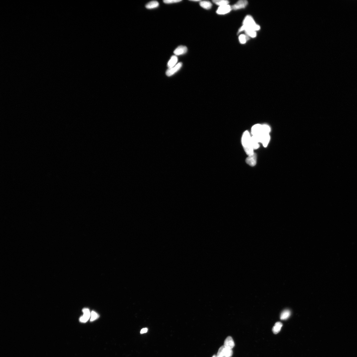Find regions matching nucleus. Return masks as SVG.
Segmentation results:
<instances>
[{
    "label": "nucleus",
    "instance_id": "nucleus-6",
    "mask_svg": "<svg viewBox=\"0 0 357 357\" xmlns=\"http://www.w3.org/2000/svg\"><path fill=\"white\" fill-rule=\"evenodd\" d=\"M232 6L228 4L220 6L217 10V13L219 15H225L232 11Z\"/></svg>",
    "mask_w": 357,
    "mask_h": 357
},
{
    "label": "nucleus",
    "instance_id": "nucleus-14",
    "mask_svg": "<svg viewBox=\"0 0 357 357\" xmlns=\"http://www.w3.org/2000/svg\"><path fill=\"white\" fill-rule=\"evenodd\" d=\"M291 315V311L290 310H284L281 313L280 318L281 320H287L290 317Z\"/></svg>",
    "mask_w": 357,
    "mask_h": 357
},
{
    "label": "nucleus",
    "instance_id": "nucleus-18",
    "mask_svg": "<svg viewBox=\"0 0 357 357\" xmlns=\"http://www.w3.org/2000/svg\"><path fill=\"white\" fill-rule=\"evenodd\" d=\"M249 39V37L247 35L242 34L240 35L239 37V40L240 43L244 44Z\"/></svg>",
    "mask_w": 357,
    "mask_h": 357
},
{
    "label": "nucleus",
    "instance_id": "nucleus-26",
    "mask_svg": "<svg viewBox=\"0 0 357 357\" xmlns=\"http://www.w3.org/2000/svg\"><path fill=\"white\" fill-rule=\"evenodd\" d=\"M212 357H216V356L215 355H214Z\"/></svg>",
    "mask_w": 357,
    "mask_h": 357
},
{
    "label": "nucleus",
    "instance_id": "nucleus-15",
    "mask_svg": "<svg viewBox=\"0 0 357 357\" xmlns=\"http://www.w3.org/2000/svg\"><path fill=\"white\" fill-rule=\"evenodd\" d=\"M200 4L202 8L207 10L210 9L212 6V4L210 1H201Z\"/></svg>",
    "mask_w": 357,
    "mask_h": 357
},
{
    "label": "nucleus",
    "instance_id": "nucleus-17",
    "mask_svg": "<svg viewBox=\"0 0 357 357\" xmlns=\"http://www.w3.org/2000/svg\"><path fill=\"white\" fill-rule=\"evenodd\" d=\"M213 3L220 6H225L228 4L229 2L226 0H214L213 1Z\"/></svg>",
    "mask_w": 357,
    "mask_h": 357
},
{
    "label": "nucleus",
    "instance_id": "nucleus-3",
    "mask_svg": "<svg viewBox=\"0 0 357 357\" xmlns=\"http://www.w3.org/2000/svg\"><path fill=\"white\" fill-rule=\"evenodd\" d=\"M251 133L252 136L259 135L264 134L263 132V125L256 124L253 125L251 128Z\"/></svg>",
    "mask_w": 357,
    "mask_h": 357
},
{
    "label": "nucleus",
    "instance_id": "nucleus-7",
    "mask_svg": "<svg viewBox=\"0 0 357 357\" xmlns=\"http://www.w3.org/2000/svg\"><path fill=\"white\" fill-rule=\"evenodd\" d=\"M257 155L254 153V154L248 156L246 159V162L251 167L255 166L257 163Z\"/></svg>",
    "mask_w": 357,
    "mask_h": 357
},
{
    "label": "nucleus",
    "instance_id": "nucleus-24",
    "mask_svg": "<svg viewBox=\"0 0 357 357\" xmlns=\"http://www.w3.org/2000/svg\"><path fill=\"white\" fill-rule=\"evenodd\" d=\"M148 329L147 328H143L142 329L140 333L142 334H144V333H147L148 332Z\"/></svg>",
    "mask_w": 357,
    "mask_h": 357
},
{
    "label": "nucleus",
    "instance_id": "nucleus-22",
    "mask_svg": "<svg viewBox=\"0 0 357 357\" xmlns=\"http://www.w3.org/2000/svg\"><path fill=\"white\" fill-rule=\"evenodd\" d=\"M164 3L167 4H171L178 3L182 1V0H164L163 1Z\"/></svg>",
    "mask_w": 357,
    "mask_h": 357
},
{
    "label": "nucleus",
    "instance_id": "nucleus-11",
    "mask_svg": "<svg viewBox=\"0 0 357 357\" xmlns=\"http://www.w3.org/2000/svg\"><path fill=\"white\" fill-rule=\"evenodd\" d=\"M224 346L226 348L230 349H232L234 347V342L232 337L228 336L226 339Z\"/></svg>",
    "mask_w": 357,
    "mask_h": 357
},
{
    "label": "nucleus",
    "instance_id": "nucleus-10",
    "mask_svg": "<svg viewBox=\"0 0 357 357\" xmlns=\"http://www.w3.org/2000/svg\"><path fill=\"white\" fill-rule=\"evenodd\" d=\"M187 51L188 48L186 46H181L175 49L174 53L176 56H180L186 53Z\"/></svg>",
    "mask_w": 357,
    "mask_h": 357
},
{
    "label": "nucleus",
    "instance_id": "nucleus-5",
    "mask_svg": "<svg viewBox=\"0 0 357 357\" xmlns=\"http://www.w3.org/2000/svg\"><path fill=\"white\" fill-rule=\"evenodd\" d=\"M248 2L245 0H240L232 6V9L238 10L244 8L247 6Z\"/></svg>",
    "mask_w": 357,
    "mask_h": 357
},
{
    "label": "nucleus",
    "instance_id": "nucleus-21",
    "mask_svg": "<svg viewBox=\"0 0 357 357\" xmlns=\"http://www.w3.org/2000/svg\"><path fill=\"white\" fill-rule=\"evenodd\" d=\"M246 35L248 37L252 38H254L256 36L257 34L256 31H245Z\"/></svg>",
    "mask_w": 357,
    "mask_h": 357
},
{
    "label": "nucleus",
    "instance_id": "nucleus-25",
    "mask_svg": "<svg viewBox=\"0 0 357 357\" xmlns=\"http://www.w3.org/2000/svg\"><path fill=\"white\" fill-rule=\"evenodd\" d=\"M194 1V2H199V1Z\"/></svg>",
    "mask_w": 357,
    "mask_h": 357
},
{
    "label": "nucleus",
    "instance_id": "nucleus-2",
    "mask_svg": "<svg viewBox=\"0 0 357 357\" xmlns=\"http://www.w3.org/2000/svg\"><path fill=\"white\" fill-rule=\"evenodd\" d=\"M243 26L245 32L247 31H256L260 29V27L256 24L252 17L250 15L246 16L243 22Z\"/></svg>",
    "mask_w": 357,
    "mask_h": 357
},
{
    "label": "nucleus",
    "instance_id": "nucleus-9",
    "mask_svg": "<svg viewBox=\"0 0 357 357\" xmlns=\"http://www.w3.org/2000/svg\"><path fill=\"white\" fill-rule=\"evenodd\" d=\"M84 313V315L81 316L79 319L80 322L83 323H86L89 320L91 313L89 309L85 308L82 310Z\"/></svg>",
    "mask_w": 357,
    "mask_h": 357
},
{
    "label": "nucleus",
    "instance_id": "nucleus-23",
    "mask_svg": "<svg viewBox=\"0 0 357 357\" xmlns=\"http://www.w3.org/2000/svg\"><path fill=\"white\" fill-rule=\"evenodd\" d=\"M91 318L90 319V321H93L95 320L98 318L99 316L98 314L95 312V311H92L91 314Z\"/></svg>",
    "mask_w": 357,
    "mask_h": 357
},
{
    "label": "nucleus",
    "instance_id": "nucleus-4",
    "mask_svg": "<svg viewBox=\"0 0 357 357\" xmlns=\"http://www.w3.org/2000/svg\"><path fill=\"white\" fill-rule=\"evenodd\" d=\"M182 65L183 63L182 62L178 63L174 67L168 69L167 71L166 74L168 77L172 76V75L179 71L182 67Z\"/></svg>",
    "mask_w": 357,
    "mask_h": 357
},
{
    "label": "nucleus",
    "instance_id": "nucleus-19",
    "mask_svg": "<svg viewBox=\"0 0 357 357\" xmlns=\"http://www.w3.org/2000/svg\"><path fill=\"white\" fill-rule=\"evenodd\" d=\"M225 349V347L224 346H221L219 349L216 357H224Z\"/></svg>",
    "mask_w": 357,
    "mask_h": 357
},
{
    "label": "nucleus",
    "instance_id": "nucleus-20",
    "mask_svg": "<svg viewBox=\"0 0 357 357\" xmlns=\"http://www.w3.org/2000/svg\"><path fill=\"white\" fill-rule=\"evenodd\" d=\"M233 352L232 349H226L225 348L224 355L223 357H231L232 356Z\"/></svg>",
    "mask_w": 357,
    "mask_h": 357
},
{
    "label": "nucleus",
    "instance_id": "nucleus-1",
    "mask_svg": "<svg viewBox=\"0 0 357 357\" xmlns=\"http://www.w3.org/2000/svg\"><path fill=\"white\" fill-rule=\"evenodd\" d=\"M241 143L246 154L248 156L254 154V150L253 149L252 145L251 136L248 131H246L243 132L241 138Z\"/></svg>",
    "mask_w": 357,
    "mask_h": 357
},
{
    "label": "nucleus",
    "instance_id": "nucleus-12",
    "mask_svg": "<svg viewBox=\"0 0 357 357\" xmlns=\"http://www.w3.org/2000/svg\"><path fill=\"white\" fill-rule=\"evenodd\" d=\"M178 61V58L176 55H173L171 57L167 64V67L169 69L171 68L176 66Z\"/></svg>",
    "mask_w": 357,
    "mask_h": 357
},
{
    "label": "nucleus",
    "instance_id": "nucleus-13",
    "mask_svg": "<svg viewBox=\"0 0 357 357\" xmlns=\"http://www.w3.org/2000/svg\"><path fill=\"white\" fill-rule=\"evenodd\" d=\"M159 6V3L156 1H150L145 5V7L146 8L151 9L157 8Z\"/></svg>",
    "mask_w": 357,
    "mask_h": 357
},
{
    "label": "nucleus",
    "instance_id": "nucleus-8",
    "mask_svg": "<svg viewBox=\"0 0 357 357\" xmlns=\"http://www.w3.org/2000/svg\"><path fill=\"white\" fill-rule=\"evenodd\" d=\"M259 137L260 143H262L264 147H267L270 140L269 134H263L260 136Z\"/></svg>",
    "mask_w": 357,
    "mask_h": 357
},
{
    "label": "nucleus",
    "instance_id": "nucleus-16",
    "mask_svg": "<svg viewBox=\"0 0 357 357\" xmlns=\"http://www.w3.org/2000/svg\"><path fill=\"white\" fill-rule=\"evenodd\" d=\"M283 326V324L280 322L276 323L273 326V331L274 334H276L280 332Z\"/></svg>",
    "mask_w": 357,
    "mask_h": 357
}]
</instances>
